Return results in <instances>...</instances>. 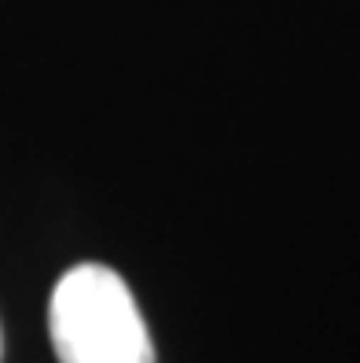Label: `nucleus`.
Instances as JSON below:
<instances>
[{
  "label": "nucleus",
  "instance_id": "nucleus-1",
  "mask_svg": "<svg viewBox=\"0 0 360 363\" xmlns=\"http://www.w3.org/2000/svg\"><path fill=\"white\" fill-rule=\"evenodd\" d=\"M48 330L59 363H155L133 290L103 264H77L55 283Z\"/></svg>",
  "mask_w": 360,
  "mask_h": 363
}]
</instances>
